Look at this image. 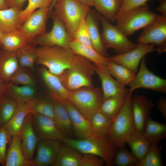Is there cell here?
<instances>
[{"label":"cell","mask_w":166,"mask_h":166,"mask_svg":"<svg viewBox=\"0 0 166 166\" xmlns=\"http://www.w3.org/2000/svg\"><path fill=\"white\" fill-rule=\"evenodd\" d=\"M61 140L63 143L74 148L83 154H90L99 157L104 160L106 166L114 164L117 148L106 135L94 133L82 139L63 137Z\"/></svg>","instance_id":"cell-1"},{"label":"cell","mask_w":166,"mask_h":166,"mask_svg":"<svg viewBox=\"0 0 166 166\" xmlns=\"http://www.w3.org/2000/svg\"><path fill=\"white\" fill-rule=\"evenodd\" d=\"M77 55L70 48L53 46L37 48L35 63L45 67L51 73L61 74L70 67Z\"/></svg>","instance_id":"cell-2"},{"label":"cell","mask_w":166,"mask_h":166,"mask_svg":"<svg viewBox=\"0 0 166 166\" xmlns=\"http://www.w3.org/2000/svg\"><path fill=\"white\" fill-rule=\"evenodd\" d=\"M132 93L129 91L121 109L111 120L107 134L116 148L125 145L127 140L135 128L131 105Z\"/></svg>","instance_id":"cell-3"},{"label":"cell","mask_w":166,"mask_h":166,"mask_svg":"<svg viewBox=\"0 0 166 166\" xmlns=\"http://www.w3.org/2000/svg\"><path fill=\"white\" fill-rule=\"evenodd\" d=\"M94 72V64L77 55L71 66L57 76L66 89L71 92L93 86L92 78Z\"/></svg>","instance_id":"cell-4"},{"label":"cell","mask_w":166,"mask_h":166,"mask_svg":"<svg viewBox=\"0 0 166 166\" xmlns=\"http://www.w3.org/2000/svg\"><path fill=\"white\" fill-rule=\"evenodd\" d=\"M104 99L102 89L92 86L69 92L68 100L90 121L99 109Z\"/></svg>","instance_id":"cell-5"},{"label":"cell","mask_w":166,"mask_h":166,"mask_svg":"<svg viewBox=\"0 0 166 166\" xmlns=\"http://www.w3.org/2000/svg\"><path fill=\"white\" fill-rule=\"evenodd\" d=\"M158 16L146 4L130 10L117 18L116 26L128 37L154 22Z\"/></svg>","instance_id":"cell-6"},{"label":"cell","mask_w":166,"mask_h":166,"mask_svg":"<svg viewBox=\"0 0 166 166\" xmlns=\"http://www.w3.org/2000/svg\"><path fill=\"white\" fill-rule=\"evenodd\" d=\"M53 8V12L64 23L72 38L82 17L91 10L78 0H57Z\"/></svg>","instance_id":"cell-7"},{"label":"cell","mask_w":166,"mask_h":166,"mask_svg":"<svg viewBox=\"0 0 166 166\" xmlns=\"http://www.w3.org/2000/svg\"><path fill=\"white\" fill-rule=\"evenodd\" d=\"M97 14L102 26L101 39L107 48H111L117 54H121L136 46L138 43L131 42L116 26L113 25L100 14Z\"/></svg>","instance_id":"cell-8"},{"label":"cell","mask_w":166,"mask_h":166,"mask_svg":"<svg viewBox=\"0 0 166 166\" xmlns=\"http://www.w3.org/2000/svg\"><path fill=\"white\" fill-rule=\"evenodd\" d=\"M52 16L53 26L51 30L37 36L32 44L43 46H57L70 48L69 43L73 38L68 32L64 23L54 12Z\"/></svg>","instance_id":"cell-9"},{"label":"cell","mask_w":166,"mask_h":166,"mask_svg":"<svg viewBox=\"0 0 166 166\" xmlns=\"http://www.w3.org/2000/svg\"><path fill=\"white\" fill-rule=\"evenodd\" d=\"M139 43L152 44L158 54L166 50V16L159 15L153 22L144 28L137 39Z\"/></svg>","instance_id":"cell-10"},{"label":"cell","mask_w":166,"mask_h":166,"mask_svg":"<svg viewBox=\"0 0 166 166\" xmlns=\"http://www.w3.org/2000/svg\"><path fill=\"white\" fill-rule=\"evenodd\" d=\"M128 85L130 92L132 93L135 89L141 88L166 93V80L156 75L147 68L145 56L141 59L138 73Z\"/></svg>","instance_id":"cell-11"},{"label":"cell","mask_w":166,"mask_h":166,"mask_svg":"<svg viewBox=\"0 0 166 166\" xmlns=\"http://www.w3.org/2000/svg\"><path fill=\"white\" fill-rule=\"evenodd\" d=\"M50 14L49 7L39 8L22 24L19 30L31 44L35 37L46 32V22Z\"/></svg>","instance_id":"cell-12"},{"label":"cell","mask_w":166,"mask_h":166,"mask_svg":"<svg viewBox=\"0 0 166 166\" xmlns=\"http://www.w3.org/2000/svg\"><path fill=\"white\" fill-rule=\"evenodd\" d=\"M132 117L136 129L143 133L154 107L152 101L143 95H136L131 98Z\"/></svg>","instance_id":"cell-13"},{"label":"cell","mask_w":166,"mask_h":166,"mask_svg":"<svg viewBox=\"0 0 166 166\" xmlns=\"http://www.w3.org/2000/svg\"><path fill=\"white\" fill-rule=\"evenodd\" d=\"M62 143L59 140H39L36 148V156L31 161V166H53Z\"/></svg>","instance_id":"cell-14"},{"label":"cell","mask_w":166,"mask_h":166,"mask_svg":"<svg viewBox=\"0 0 166 166\" xmlns=\"http://www.w3.org/2000/svg\"><path fill=\"white\" fill-rule=\"evenodd\" d=\"M155 50V45L153 44L138 43L136 46L131 50L109 58L136 73L141 59L148 53L152 52Z\"/></svg>","instance_id":"cell-15"},{"label":"cell","mask_w":166,"mask_h":166,"mask_svg":"<svg viewBox=\"0 0 166 166\" xmlns=\"http://www.w3.org/2000/svg\"><path fill=\"white\" fill-rule=\"evenodd\" d=\"M32 124L39 140H59L64 137L57 128L53 119L38 113H32Z\"/></svg>","instance_id":"cell-16"},{"label":"cell","mask_w":166,"mask_h":166,"mask_svg":"<svg viewBox=\"0 0 166 166\" xmlns=\"http://www.w3.org/2000/svg\"><path fill=\"white\" fill-rule=\"evenodd\" d=\"M32 113H30L26 116L19 134L23 154L26 159L30 161L34 158L39 141L32 126Z\"/></svg>","instance_id":"cell-17"},{"label":"cell","mask_w":166,"mask_h":166,"mask_svg":"<svg viewBox=\"0 0 166 166\" xmlns=\"http://www.w3.org/2000/svg\"><path fill=\"white\" fill-rule=\"evenodd\" d=\"M94 65L95 72L101 82L104 99L118 95L126 94L129 92V89H126L113 77L107 66Z\"/></svg>","instance_id":"cell-18"},{"label":"cell","mask_w":166,"mask_h":166,"mask_svg":"<svg viewBox=\"0 0 166 166\" xmlns=\"http://www.w3.org/2000/svg\"><path fill=\"white\" fill-rule=\"evenodd\" d=\"M69 113L73 127V134L77 139H82L93 135L90 121L86 118L68 100L62 102Z\"/></svg>","instance_id":"cell-19"},{"label":"cell","mask_w":166,"mask_h":166,"mask_svg":"<svg viewBox=\"0 0 166 166\" xmlns=\"http://www.w3.org/2000/svg\"><path fill=\"white\" fill-rule=\"evenodd\" d=\"M40 72L52 101L63 102L67 100L69 92L63 85L58 77L50 72L43 66L41 68Z\"/></svg>","instance_id":"cell-20"},{"label":"cell","mask_w":166,"mask_h":166,"mask_svg":"<svg viewBox=\"0 0 166 166\" xmlns=\"http://www.w3.org/2000/svg\"><path fill=\"white\" fill-rule=\"evenodd\" d=\"M97 13L90 10L86 16L89 37L93 48L100 54L108 57L107 48L101 39L99 27V20Z\"/></svg>","instance_id":"cell-21"},{"label":"cell","mask_w":166,"mask_h":166,"mask_svg":"<svg viewBox=\"0 0 166 166\" xmlns=\"http://www.w3.org/2000/svg\"><path fill=\"white\" fill-rule=\"evenodd\" d=\"M19 68L16 52L0 49V77L6 83Z\"/></svg>","instance_id":"cell-22"},{"label":"cell","mask_w":166,"mask_h":166,"mask_svg":"<svg viewBox=\"0 0 166 166\" xmlns=\"http://www.w3.org/2000/svg\"><path fill=\"white\" fill-rule=\"evenodd\" d=\"M7 150L5 166H31V161L25 158L22 152L19 135L12 136Z\"/></svg>","instance_id":"cell-23"},{"label":"cell","mask_w":166,"mask_h":166,"mask_svg":"<svg viewBox=\"0 0 166 166\" xmlns=\"http://www.w3.org/2000/svg\"><path fill=\"white\" fill-rule=\"evenodd\" d=\"M53 120L57 128L64 137L72 138L73 133L71 121L63 103L54 102Z\"/></svg>","instance_id":"cell-24"},{"label":"cell","mask_w":166,"mask_h":166,"mask_svg":"<svg viewBox=\"0 0 166 166\" xmlns=\"http://www.w3.org/2000/svg\"><path fill=\"white\" fill-rule=\"evenodd\" d=\"M31 112L28 103L18 104L12 117L2 126L11 138L14 135L19 134L26 117Z\"/></svg>","instance_id":"cell-25"},{"label":"cell","mask_w":166,"mask_h":166,"mask_svg":"<svg viewBox=\"0 0 166 166\" xmlns=\"http://www.w3.org/2000/svg\"><path fill=\"white\" fill-rule=\"evenodd\" d=\"M36 91L34 86L19 85L10 82L6 84L5 95L18 104L28 103L35 98Z\"/></svg>","instance_id":"cell-26"},{"label":"cell","mask_w":166,"mask_h":166,"mask_svg":"<svg viewBox=\"0 0 166 166\" xmlns=\"http://www.w3.org/2000/svg\"><path fill=\"white\" fill-rule=\"evenodd\" d=\"M21 10L14 7L0 10V30L5 33L19 30L22 24L20 19Z\"/></svg>","instance_id":"cell-27"},{"label":"cell","mask_w":166,"mask_h":166,"mask_svg":"<svg viewBox=\"0 0 166 166\" xmlns=\"http://www.w3.org/2000/svg\"><path fill=\"white\" fill-rule=\"evenodd\" d=\"M69 46L76 54L85 57L97 65L107 66L109 60V57L102 56L93 47L83 45L73 39L70 42Z\"/></svg>","instance_id":"cell-28"},{"label":"cell","mask_w":166,"mask_h":166,"mask_svg":"<svg viewBox=\"0 0 166 166\" xmlns=\"http://www.w3.org/2000/svg\"><path fill=\"white\" fill-rule=\"evenodd\" d=\"M82 155L76 149L62 143L53 166H80Z\"/></svg>","instance_id":"cell-29"},{"label":"cell","mask_w":166,"mask_h":166,"mask_svg":"<svg viewBox=\"0 0 166 166\" xmlns=\"http://www.w3.org/2000/svg\"><path fill=\"white\" fill-rule=\"evenodd\" d=\"M131 153L139 160L145 155L151 144L142 133L135 128L126 140Z\"/></svg>","instance_id":"cell-30"},{"label":"cell","mask_w":166,"mask_h":166,"mask_svg":"<svg viewBox=\"0 0 166 166\" xmlns=\"http://www.w3.org/2000/svg\"><path fill=\"white\" fill-rule=\"evenodd\" d=\"M123 0H93V6L98 13L109 21L115 22Z\"/></svg>","instance_id":"cell-31"},{"label":"cell","mask_w":166,"mask_h":166,"mask_svg":"<svg viewBox=\"0 0 166 166\" xmlns=\"http://www.w3.org/2000/svg\"><path fill=\"white\" fill-rule=\"evenodd\" d=\"M143 134L151 144L158 145L166 137V124L150 118L146 124Z\"/></svg>","instance_id":"cell-32"},{"label":"cell","mask_w":166,"mask_h":166,"mask_svg":"<svg viewBox=\"0 0 166 166\" xmlns=\"http://www.w3.org/2000/svg\"><path fill=\"white\" fill-rule=\"evenodd\" d=\"M0 44L2 49L16 52L20 49L31 44L19 30L4 33Z\"/></svg>","instance_id":"cell-33"},{"label":"cell","mask_w":166,"mask_h":166,"mask_svg":"<svg viewBox=\"0 0 166 166\" xmlns=\"http://www.w3.org/2000/svg\"><path fill=\"white\" fill-rule=\"evenodd\" d=\"M128 93L118 95L104 99L98 110L112 120L121 109Z\"/></svg>","instance_id":"cell-34"},{"label":"cell","mask_w":166,"mask_h":166,"mask_svg":"<svg viewBox=\"0 0 166 166\" xmlns=\"http://www.w3.org/2000/svg\"><path fill=\"white\" fill-rule=\"evenodd\" d=\"M109 59L107 67L111 74L123 85L125 86L128 85L134 78L136 73Z\"/></svg>","instance_id":"cell-35"},{"label":"cell","mask_w":166,"mask_h":166,"mask_svg":"<svg viewBox=\"0 0 166 166\" xmlns=\"http://www.w3.org/2000/svg\"><path fill=\"white\" fill-rule=\"evenodd\" d=\"M30 44L16 51L17 59L22 67L33 69L37 57V48Z\"/></svg>","instance_id":"cell-36"},{"label":"cell","mask_w":166,"mask_h":166,"mask_svg":"<svg viewBox=\"0 0 166 166\" xmlns=\"http://www.w3.org/2000/svg\"><path fill=\"white\" fill-rule=\"evenodd\" d=\"M161 147L158 145L151 144L144 156L135 166H163Z\"/></svg>","instance_id":"cell-37"},{"label":"cell","mask_w":166,"mask_h":166,"mask_svg":"<svg viewBox=\"0 0 166 166\" xmlns=\"http://www.w3.org/2000/svg\"><path fill=\"white\" fill-rule=\"evenodd\" d=\"M18 104L5 94L0 96V125L8 122L13 115Z\"/></svg>","instance_id":"cell-38"},{"label":"cell","mask_w":166,"mask_h":166,"mask_svg":"<svg viewBox=\"0 0 166 166\" xmlns=\"http://www.w3.org/2000/svg\"><path fill=\"white\" fill-rule=\"evenodd\" d=\"M32 113H38L53 119L54 102L43 99L34 98L28 103Z\"/></svg>","instance_id":"cell-39"},{"label":"cell","mask_w":166,"mask_h":166,"mask_svg":"<svg viewBox=\"0 0 166 166\" xmlns=\"http://www.w3.org/2000/svg\"><path fill=\"white\" fill-rule=\"evenodd\" d=\"M90 121L93 133L107 135L111 121L110 119L98 110L91 117Z\"/></svg>","instance_id":"cell-40"},{"label":"cell","mask_w":166,"mask_h":166,"mask_svg":"<svg viewBox=\"0 0 166 166\" xmlns=\"http://www.w3.org/2000/svg\"><path fill=\"white\" fill-rule=\"evenodd\" d=\"M114 159V164L117 166H135L139 160L127 149L125 145L118 148Z\"/></svg>","instance_id":"cell-41"},{"label":"cell","mask_w":166,"mask_h":166,"mask_svg":"<svg viewBox=\"0 0 166 166\" xmlns=\"http://www.w3.org/2000/svg\"><path fill=\"white\" fill-rule=\"evenodd\" d=\"M86 15L82 17L74 33L73 39L83 45L93 47L85 19Z\"/></svg>","instance_id":"cell-42"},{"label":"cell","mask_w":166,"mask_h":166,"mask_svg":"<svg viewBox=\"0 0 166 166\" xmlns=\"http://www.w3.org/2000/svg\"><path fill=\"white\" fill-rule=\"evenodd\" d=\"M53 0H28L27 6L20 12V19L23 23L37 9L49 7Z\"/></svg>","instance_id":"cell-43"},{"label":"cell","mask_w":166,"mask_h":166,"mask_svg":"<svg viewBox=\"0 0 166 166\" xmlns=\"http://www.w3.org/2000/svg\"><path fill=\"white\" fill-rule=\"evenodd\" d=\"M25 68L19 67L11 78L10 82L17 85L34 86L35 81L30 73Z\"/></svg>","instance_id":"cell-44"},{"label":"cell","mask_w":166,"mask_h":166,"mask_svg":"<svg viewBox=\"0 0 166 166\" xmlns=\"http://www.w3.org/2000/svg\"><path fill=\"white\" fill-rule=\"evenodd\" d=\"M11 138L5 129L2 127L0 129V164L5 166L7 152V145Z\"/></svg>","instance_id":"cell-45"},{"label":"cell","mask_w":166,"mask_h":166,"mask_svg":"<svg viewBox=\"0 0 166 166\" xmlns=\"http://www.w3.org/2000/svg\"><path fill=\"white\" fill-rule=\"evenodd\" d=\"M104 164V160L96 155L83 154L80 166H102Z\"/></svg>","instance_id":"cell-46"},{"label":"cell","mask_w":166,"mask_h":166,"mask_svg":"<svg viewBox=\"0 0 166 166\" xmlns=\"http://www.w3.org/2000/svg\"><path fill=\"white\" fill-rule=\"evenodd\" d=\"M148 0H123L121 6L117 14L116 19L130 10L146 4V2Z\"/></svg>","instance_id":"cell-47"},{"label":"cell","mask_w":166,"mask_h":166,"mask_svg":"<svg viewBox=\"0 0 166 166\" xmlns=\"http://www.w3.org/2000/svg\"><path fill=\"white\" fill-rule=\"evenodd\" d=\"M156 108L162 115L164 120L166 121V98L160 97L156 105Z\"/></svg>","instance_id":"cell-48"},{"label":"cell","mask_w":166,"mask_h":166,"mask_svg":"<svg viewBox=\"0 0 166 166\" xmlns=\"http://www.w3.org/2000/svg\"><path fill=\"white\" fill-rule=\"evenodd\" d=\"M26 0H5L9 7H14L22 10V8Z\"/></svg>","instance_id":"cell-49"},{"label":"cell","mask_w":166,"mask_h":166,"mask_svg":"<svg viewBox=\"0 0 166 166\" xmlns=\"http://www.w3.org/2000/svg\"><path fill=\"white\" fill-rule=\"evenodd\" d=\"M159 4L156 9L157 11L161 14L166 16V0H159Z\"/></svg>","instance_id":"cell-50"},{"label":"cell","mask_w":166,"mask_h":166,"mask_svg":"<svg viewBox=\"0 0 166 166\" xmlns=\"http://www.w3.org/2000/svg\"><path fill=\"white\" fill-rule=\"evenodd\" d=\"M6 84V83L0 77V96L5 94Z\"/></svg>","instance_id":"cell-51"},{"label":"cell","mask_w":166,"mask_h":166,"mask_svg":"<svg viewBox=\"0 0 166 166\" xmlns=\"http://www.w3.org/2000/svg\"><path fill=\"white\" fill-rule=\"evenodd\" d=\"M83 4L89 7L93 6V0H78Z\"/></svg>","instance_id":"cell-52"},{"label":"cell","mask_w":166,"mask_h":166,"mask_svg":"<svg viewBox=\"0 0 166 166\" xmlns=\"http://www.w3.org/2000/svg\"><path fill=\"white\" fill-rule=\"evenodd\" d=\"M9 7L7 6L5 0H0V10L7 9Z\"/></svg>","instance_id":"cell-53"},{"label":"cell","mask_w":166,"mask_h":166,"mask_svg":"<svg viewBox=\"0 0 166 166\" xmlns=\"http://www.w3.org/2000/svg\"><path fill=\"white\" fill-rule=\"evenodd\" d=\"M57 0H53L52 3L50 5L49 7V12L50 13V12L52 11L53 9V8L54 5L55 4Z\"/></svg>","instance_id":"cell-54"},{"label":"cell","mask_w":166,"mask_h":166,"mask_svg":"<svg viewBox=\"0 0 166 166\" xmlns=\"http://www.w3.org/2000/svg\"><path fill=\"white\" fill-rule=\"evenodd\" d=\"M4 33L0 30V43Z\"/></svg>","instance_id":"cell-55"},{"label":"cell","mask_w":166,"mask_h":166,"mask_svg":"<svg viewBox=\"0 0 166 166\" xmlns=\"http://www.w3.org/2000/svg\"><path fill=\"white\" fill-rule=\"evenodd\" d=\"M2 47L1 44H0V49H2Z\"/></svg>","instance_id":"cell-56"},{"label":"cell","mask_w":166,"mask_h":166,"mask_svg":"<svg viewBox=\"0 0 166 166\" xmlns=\"http://www.w3.org/2000/svg\"><path fill=\"white\" fill-rule=\"evenodd\" d=\"M1 126L0 125V129L1 128Z\"/></svg>","instance_id":"cell-57"}]
</instances>
